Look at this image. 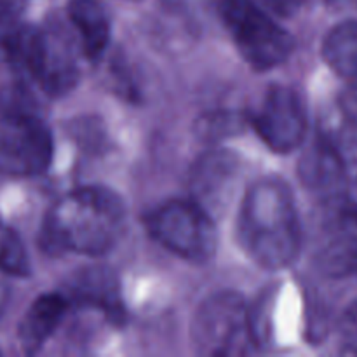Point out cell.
<instances>
[{"mask_svg":"<svg viewBox=\"0 0 357 357\" xmlns=\"http://www.w3.org/2000/svg\"><path fill=\"white\" fill-rule=\"evenodd\" d=\"M237 239L257 265L271 271L296 260L302 248V225L295 197L279 178H264L250 187L237 218Z\"/></svg>","mask_w":357,"mask_h":357,"instance_id":"obj_1","label":"cell"},{"mask_svg":"<svg viewBox=\"0 0 357 357\" xmlns=\"http://www.w3.org/2000/svg\"><path fill=\"white\" fill-rule=\"evenodd\" d=\"M126 208L117 194L101 187H82L63 195L45 216L42 241L51 253L100 257L121 239Z\"/></svg>","mask_w":357,"mask_h":357,"instance_id":"obj_2","label":"cell"},{"mask_svg":"<svg viewBox=\"0 0 357 357\" xmlns=\"http://www.w3.org/2000/svg\"><path fill=\"white\" fill-rule=\"evenodd\" d=\"M9 61L24 79L49 96H63L79 80L72 42L59 30L23 26L7 40Z\"/></svg>","mask_w":357,"mask_h":357,"instance_id":"obj_3","label":"cell"},{"mask_svg":"<svg viewBox=\"0 0 357 357\" xmlns=\"http://www.w3.org/2000/svg\"><path fill=\"white\" fill-rule=\"evenodd\" d=\"M190 335L197 354L208 357L248 356L258 345L246 300L234 291L206 298L192 319Z\"/></svg>","mask_w":357,"mask_h":357,"instance_id":"obj_4","label":"cell"},{"mask_svg":"<svg viewBox=\"0 0 357 357\" xmlns=\"http://www.w3.org/2000/svg\"><path fill=\"white\" fill-rule=\"evenodd\" d=\"M220 14L239 54L255 70L267 72L291 56L295 49L291 33L275 23L255 0H222Z\"/></svg>","mask_w":357,"mask_h":357,"instance_id":"obj_5","label":"cell"},{"mask_svg":"<svg viewBox=\"0 0 357 357\" xmlns=\"http://www.w3.org/2000/svg\"><path fill=\"white\" fill-rule=\"evenodd\" d=\"M150 236L190 264H206L218 248L211 213L195 201H169L146 216Z\"/></svg>","mask_w":357,"mask_h":357,"instance_id":"obj_6","label":"cell"},{"mask_svg":"<svg viewBox=\"0 0 357 357\" xmlns=\"http://www.w3.org/2000/svg\"><path fill=\"white\" fill-rule=\"evenodd\" d=\"M54 142L38 115L0 121V174L37 176L52 160Z\"/></svg>","mask_w":357,"mask_h":357,"instance_id":"obj_7","label":"cell"},{"mask_svg":"<svg viewBox=\"0 0 357 357\" xmlns=\"http://www.w3.org/2000/svg\"><path fill=\"white\" fill-rule=\"evenodd\" d=\"M261 142L275 153L298 149L307 135V112L302 98L288 86H272L251 117Z\"/></svg>","mask_w":357,"mask_h":357,"instance_id":"obj_8","label":"cell"},{"mask_svg":"<svg viewBox=\"0 0 357 357\" xmlns=\"http://www.w3.org/2000/svg\"><path fill=\"white\" fill-rule=\"evenodd\" d=\"M239 174V160L230 152L213 150L195 162L190 176L194 201L208 213L225 206Z\"/></svg>","mask_w":357,"mask_h":357,"instance_id":"obj_9","label":"cell"},{"mask_svg":"<svg viewBox=\"0 0 357 357\" xmlns=\"http://www.w3.org/2000/svg\"><path fill=\"white\" fill-rule=\"evenodd\" d=\"M300 180L309 190L326 197H337L347 183L342 152L328 136L312 143L300 162Z\"/></svg>","mask_w":357,"mask_h":357,"instance_id":"obj_10","label":"cell"},{"mask_svg":"<svg viewBox=\"0 0 357 357\" xmlns=\"http://www.w3.org/2000/svg\"><path fill=\"white\" fill-rule=\"evenodd\" d=\"M66 302L65 296L58 293L40 295L24 312L17 328L20 345L28 354H35L42 349V345L51 338V335L58 330L65 317Z\"/></svg>","mask_w":357,"mask_h":357,"instance_id":"obj_11","label":"cell"},{"mask_svg":"<svg viewBox=\"0 0 357 357\" xmlns=\"http://www.w3.org/2000/svg\"><path fill=\"white\" fill-rule=\"evenodd\" d=\"M68 20L72 21L79 44L89 59H98L110 42V17L100 0H70Z\"/></svg>","mask_w":357,"mask_h":357,"instance_id":"obj_12","label":"cell"},{"mask_svg":"<svg viewBox=\"0 0 357 357\" xmlns=\"http://www.w3.org/2000/svg\"><path fill=\"white\" fill-rule=\"evenodd\" d=\"M323 264L335 274L357 272V209H344L337 215L323 251Z\"/></svg>","mask_w":357,"mask_h":357,"instance_id":"obj_13","label":"cell"},{"mask_svg":"<svg viewBox=\"0 0 357 357\" xmlns=\"http://www.w3.org/2000/svg\"><path fill=\"white\" fill-rule=\"evenodd\" d=\"M323 58L335 73L357 86V21H344L328 31Z\"/></svg>","mask_w":357,"mask_h":357,"instance_id":"obj_14","label":"cell"},{"mask_svg":"<svg viewBox=\"0 0 357 357\" xmlns=\"http://www.w3.org/2000/svg\"><path fill=\"white\" fill-rule=\"evenodd\" d=\"M72 291L79 302L89 303V305L103 307L105 310H114L119 307L117 286H115L114 278L101 268L82 272L77 278L75 284L72 286Z\"/></svg>","mask_w":357,"mask_h":357,"instance_id":"obj_15","label":"cell"},{"mask_svg":"<svg viewBox=\"0 0 357 357\" xmlns=\"http://www.w3.org/2000/svg\"><path fill=\"white\" fill-rule=\"evenodd\" d=\"M337 138H330L337 149L357 152V86L342 91L337 98Z\"/></svg>","mask_w":357,"mask_h":357,"instance_id":"obj_16","label":"cell"},{"mask_svg":"<svg viewBox=\"0 0 357 357\" xmlns=\"http://www.w3.org/2000/svg\"><path fill=\"white\" fill-rule=\"evenodd\" d=\"M0 272L16 278H24L30 274L26 251L20 236L2 223H0Z\"/></svg>","mask_w":357,"mask_h":357,"instance_id":"obj_17","label":"cell"},{"mask_svg":"<svg viewBox=\"0 0 357 357\" xmlns=\"http://www.w3.org/2000/svg\"><path fill=\"white\" fill-rule=\"evenodd\" d=\"M38 105L24 84L13 82L0 87V121L38 115Z\"/></svg>","mask_w":357,"mask_h":357,"instance_id":"obj_18","label":"cell"},{"mask_svg":"<svg viewBox=\"0 0 357 357\" xmlns=\"http://www.w3.org/2000/svg\"><path fill=\"white\" fill-rule=\"evenodd\" d=\"M243 119L232 112H215L199 119L197 136L204 142H218L225 136H232L234 132L241 131Z\"/></svg>","mask_w":357,"mask_h":357,"instance_id":"obj_19","label":"cell"},{"mask_svg":"<svg viewBox=\"0 0 357 357\" xmlns=\"http://www.w3.org/2000/svg\"><path fill=\"white\" fill-rule=\"evenodd\" d=\"M340 342L347 354L357 356V300L347 307L342 316Z\"/></svg>","mask_w":357,"mask_h":357,"instance_id":"obj_20","label":"cell"},{"mask_svg":"<svg viewBox=\"0 0 357 357\" xmlns=\"http://www.w3.org/2000/svg\"><path fill=\"white\" fill-rule=\"evenodd\" d=\"M303 2H305V0H264V3L272 10V13L284 17L293 16V14L303 6Z\"/></svg>","mask_w":357,"mask_h":357,"instance_id":"obj_21","label":"cell"},{"mask_svg":"<svg viewBox=\"0 0 357 357\" xmlns=\"http://www.w3.org/2000/svg\"><path fill=\"white\" fill-rule=\"evenodd\" d=\"M6 303H7V289L3 286H0V317H2L3 309H6Z\"/></svg>","mask_w":357,"mask_h":357,"instance_id":"obj_22","label":"cell"}]
</instances>
